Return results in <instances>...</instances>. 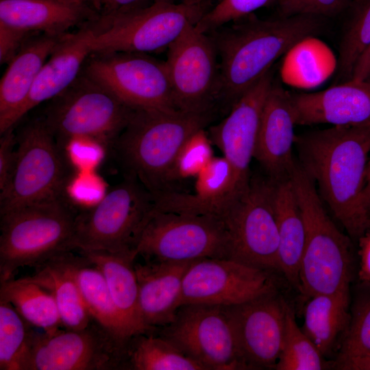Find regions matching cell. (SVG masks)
Returning <instances> with one entry per match:
<instances>
[{
  "label": "cell",
  "instance_id": "6da1fadb",
  "mask_svg": "<svg viewBox=\"0 0 370 370\" xmlns=\"http://www.w3.org/2000/svg\"><path fill=\"white\" fill-rule=\"evenodd\" d=\"M300 166L314 182L348 234L357 238L370 223L363 191L370 152V122L295 135Z\"/></svg>",
  "mask_w": 370,
  "mask_h": 370
},
{
  "label": "cell",
  "instance_id": "7a4b0ae2",
  "mask_svg": "<svg viewBox=\"0 0 370 370\" xmlns=\"http://www.w3.org/2000/svg\"><path fill=\"white\" fill-rule=\"evenodd\" d=\"M320 16L261 19L254 14L208 33L220 70V103L229 110L282 56L321 29Z\"/></svg>",
  "mask_w": 370,
  "mask_h": 370
},
{
  "label": "cell",
  "instance_id": "3957f363",
  "mask_svg": "<svg viewBox=\"0 0 370 370\" xmlns=\"http://www.w3.org/2000/svg\"><path fill=\"white\" fill-rule=\"evenodd\" d=\"M212 118L213 114L134 110L110 153L124 175L136 179L152 195L166 191L182 146Z\"/></svg>",
  "mask_w": 370,
  "mask_h": 370
},
{
  "label": "cell",
  "instance_id": "277c9868",
  "mask_svg": "<svg viewBox=\"0 0 370 370\" xmlns=\"http://www.w3.org/2000/svg\"><path fill=\"white\" fill-rule=\"evenodd\" d=\"M78 212L64 195L0 214V283L73 250Z\"/></svg>",
  "mask_w": 370,
  "mask_h": 370
},
{
  "label": "cell",
  "instance_id": "5b68a950",
  "mask_svg": "<svg viewBox=\"0 0 370 370\" xmlns=\"http://www.w3.org/2000/svg\"><path fill=\"white\" fill-rule=\"evenodd\" d=\"M302 212L306 238L299 267L300 290L307 297L349 292L353 275L351 241L325 210L314 182L297 160L289 171Z\"/></svg>",
  "mask_w": 370,
  "mask_h": 370
},
{
  "label": "cell",
  "instance_id": "8992f818",
  "mask_svg": "<svg viewBox=\"0 0 370 370\" xmlns=\"http://www.w3.org/2000/svg\"><path fill=\"white\" fill-rule=\"evenodd\" d=\"M154 207L152 194L136 179L124 175L97 204L79 210L73 249L104 251L136 259L137 245Z\"/></svg>",
  "mask_w": 370,
  "mask_h": 370
},
{
  "label": "cell",
  "instance_id": "52a82bcc",
  "mask_svg": "<svg viewBox=\"0 0 370 370\" xmlns=\"http://www.w3.org/2000/svg\"><path fill=\"white\" fill-rule=\"evenodd\" d=\"M134 109L80 73L62 92L48 101L40 116L60 148L71 140H95L111 153Z\"/></svg>",
  "mask_w": 370,
  "mask_h": 370
},
{
  "label": "cell",
  "instance_id": "ba28073f",
  "mask_svg": "<svg viewBox=\"0 0 370 370\" xmlns=\"http://www.w3.org/2000/svg\"><path fill=\"white\" fill-rule=\"evenodd\" d=\"M210 8L160 1L134 11L101 16L94 22L92 52L150 53L167 50L189 25H196Z\"/></svg>",
  "mask_w": 370,
  "mask_h": 370
},
{
  "label": "cell",
  "instance_id": "9c48e42d",
  "mask_svg": "<svg viewBox=\"0 0 370 370\" xmlns=\"http://www.w3.org/2000/svg\"><path fill=\"white\" fill-rule=\"evenodd\" d=\"M16 162L9 188L0 195V214L65 195L69 162L39 116L16 135Z\"/></svg>",
  "mask_w": 370,
  "mask_h": 370
},
{
  "label": "cell",
  "instance_id": "30bf717a",
  "mask_svg": "<svg viewBox=\"0 0 370 370\" xmlns=\"http://www.w3.org/2000/svg\"><path fill=\"white\" fill-rule=\"evenodd\" d=\"M273 186L266 175H251L245 190L221 217L228 234V258L271 273L280 271Z\"/></svg>",
  "mask_w": 370,
  "mask_h": 370
},
{
  "label": "cell",
  "instance_id": "8fae6325",
  "mask_svg": "<svg viewBox=\"0 0 370 370\" xmlns=\"http://www.w3.org/2000/svg\"><path fill=\"white\" fill-rule=\"evenodd\" d=\"M81 73L134 110H177L165 61L148 53L92 52Z\"/></svg>",
  "mask_w": 370,
  "mask_h": 370
},
{
  "label": "cell",
  "instance_id": "7c38bea8",
  "mask_svg": "<svg viewBox=\"0 0 370 370\" xmlns=\"http://www.w3.org/2000/svg\"><path fill=\"white\" fill-rule=\"evenodd\" d=\"M136 254L171 262L228 258V234L223 220L217 216L154 210Z\"/></svg>",
  "mask_w": 370,
  "mask_h": 370
},
{
  "label": "cell",
  "instance_id": "4fadbf2b",
  "mask_svg": "<svg viewBox=\"0 0 370 370\" xmlns=\"http://www.w3.org/2000/svg\"><path fill=\"white\" fill-rule=\"evenodd\" d=\"M127 369V346L94 319L81 330L34 331L21 370Z\"/></svg>",
  "mask_w": 370,
  "mask_h": 370
},
{
  "label": "cell",
  "instance_id": "5bb4252c",
  "mask_svg": "<svg viewBox=\"0 0 370 370\" xmlns=\"http://www.w3.org/2000/svg\"><path fill=\"white\" fill-rule=\"evenodd\" d=\"M166 51L165 63L177 110L214 114L219 101L220 70L209 36L190 24Z\"/></svg>",
  "mask_w": 370,
  "mask_h": 370
},
{
  "label": "cell",
  "instance_id": "9a60e30c",
  "mask_svg": "<svg viewBox=\"0 0 370 370\" xmlns=\"http://www.w3.org/2000/svg\"><path fill=\"white\" fill-rule=\"evenodd\" d=\"M160 335L206 369H247L225 306L183 304Z\"/></svg>",
  "mask_w": 370,
  "mask_h": 370
},
{
  "label": "cell",
  "instance_id": "2e32d148",
  "mask_svg": "<svg viewBox=\"0 0 370 370\" xmlns=\"http://www.w3.org/2000/svg\"><path fill=\"white\" fill-rule=\"evenodd\" d=\"M272 273L229 258L193 260L184 277L182 305L246 302L275 291Z\"/></svg>",
  "mask_w": 370,
  "mask_h": 370
},
{
  "label": "cell",
  "instance_id": "e0dca14e",
  "mask_svg": "<svg viewBox=\"0 0 370 370\" xmlns=\"http://www.w3.org/2000/svg\"><path fill=\"white\" fill-rule=\"evenodd\" d=\"M273 82L271 69L237 101L222 121L210 126L207 132L212 143L221 151L232 169L228 208L245 191L250 181V163L260 116Z\"/></svg>",
  "mask_w": 370,
  "mask_h": 370
},
{
  "label": "cell",
  "instance_id": "ac0fdd59",
  "mask_svg": "<svg viewBox=\"0 0 370 370\" xmlns=\"http://www.w3.org/2000/svg\"><path fill=\"white\" fill-rule=\"evenodd\" d=\"M285 304L273 291L225 306L247 369L275 368L283 347Z\"/></svg>",
  "mask_w": 370,
  "mask_h": 370
},
{
  "label": "cell",
  "instance_id": "d6986e66",
  "mask_svg": "<svg viewBox=\"0 0 370 370\" xmlns=\"http://www.w3.org/2000/svg\"><path fill=\"white\" fill-rule=\"evenodd\" d=\"M289 92L295 125H357L370 122V82L350 79L315 92Z\"/></svg>",
  "mask_w": 370,
  "mask_h": 370
},
{
  "label": "cell",
  "instance_id": "ffe728a7",
  "mask_svg": "<svg viewBox=\"0 0 370 370\" xmlns=\"http://www.w3.org/2000/svg\"><path fill=\"white\" fill-rule=\"evenodd\" d=\"M295 125L289 92L273 82L266 98L254 153L265 175L278 181L289 176Z\"/></svg>",
  "mask_w": 370,
  "mask_h": 370
},
{
  "label": "cell",
  "instance_id": "44dd1931",
  "mask_svg": "<svg viewBox=\"0 0 370 370\" xmlns=\"http://www.w3.org/2000/svg\"><path fill=\"white\" fill-rule=\"evenodd\" d=\"M69 33H34L8 64L0 82V135L21 120V110L38 73Z\"/></svg>",
  "mask_w": 370,
  "mask_h": 370
},
{
  "label": "cell",
  "instance_id": "7402d4cb",
  "mask_svg": "<svg viewBox=\"0 0 370 370\" xmlns=\"http://www.w3.org/2000/svg\"><path fill=\"white\" fill-rule=\"evenodd\" d=\"M193 261L134 262L140 314L152 332L175 320L182 306L184 277Z\"/></svg>",
  "mask_w": 370,
  "mask_h": 370
},
{
  "label": "cell",
  "instance_id": "603a6c76",
  "mask_svg": "<svg viewBox=\"0 0 370 370\" xmlns=\"http://www.w3.org/2000/svg\"><path fill=\"white\" fill-rule=\"evenodd\" d=\"M100 14L78 0H0V23L32 32L63 34Z\"/></svg>",
  "mask_w": 370,
  "mask_h": 370
},
{
  "label": "cell",
  "instance_id": "cb8c5ba5",
  "mask_svg": "<svg viewBox=\"0 0 370 370\" xmlns=\"http://www.w3.org/2000/svg\"><path fill=\"white\" fill-rule=\"evenodd\" d=\"M93 22L69 32L49 57L38 73L21 110V119L31 110L65 90L80 74L92 53Z\"/></svg>",
  "mask_w": 370,
  "mask_h": 370
},
{
  "label": "cell",
  "instance_id": "d4e9b609",
  "mask_svg": "<svg viewBox=\"0 0 370 370\" xmlns=\"http://www.w3.org/2000/svg\"><path fill=\"white\" fill-rule=\"evenodd\" d=\"M195 191L167 190L152 195L154 210L222 217L228 208L232 173L223 157H214L195 177Z\"/></svg>",
  "mask_w": 370,
  "mask_h": 370
},
{
  "label": "cell",
  "instance_id": "484cf974",
  "mask_svg": "<svg viewBox=\"0 0 370 370\" xmlns=\"http://www.w3.org/2000/svg\"><path fill=\"white\" fill-rule=\"evenodd\" d=\"M273 207L279 235L280 272L300 290L299 267L306 230L297 197L289 176L274 180Z\"/></svg>",
  "mask_w": 370,
  "mask_h": 370
},
{
  "label": "cell",
  "instance_id": "4316f807",
  "mask_svg": "<svg viewBox=\"0 0 370 370\" xmlns=\"http://www.w3.org/2000/svg\"><path fill=\"white\" fill-rule=\"evenodd\" d=\"M80 254L103 273L111 297L132 337L152 332L144 323L139 308L138 288L130 256L104 251H83Z\"/></svg>",
  "mask_w": 370,
  "mask_h": 370
},
{
  "label": "cell",
  "instance_id": "83f0119b",
  "mask_svg": "<svg viewBox=\"0 0 370 370\" xmlns=\"http://www.w3.org/2000/svg\"><path fill=\"white\" fill-rule=\"evenodd\" d=\"M66 260L91 317L120 343L132 338L111 297L105 278L86 257L66 253Z\"/></svg>",
  "mask_w": 370,
  "mask_h": 370
},
{
  "label": "cell",
  "instance_id": "f1b7e54d",
  "mask_svg": "<svg viewBox=\"0 0 370 370\" xmlns=\"http://www.w3.org/2000/svg\"><path fill=\"white\" fill-rule=\"evenodd\" d=\"M66 253L36 268L34 275L25 278L52 294L65 330H81L87 327L93 319L69 266Z\"/></svg>",
  "mask_w": 370,
  "mask_h": 370
},
{
  "label": "cell",
  "instance_id": "f546056e",
  "mask_svg": "<svg viewBox=\"0 0 370 370\" xmlns=\"http://www.w3.org/2000/svg\"><path fill=\"white\" fill-rule=\"evenodd\" d=\"M310 298L304 308L302 330L326 357L348 328L349 292L318 294Z\"/></svg>",
  "mask_w": 370,
  "mask_h": 370
},
{
  "label": "cell",
  "instance_id": "4dcf8cb0",
  "mask_svg": "<svg viewBox=\"0 0 370 370\" xmlns=\"http://www.w3.org/2000/svg\"><path fill=\"white\" fill-rule=\"evenodd\" d=\"M0 300L10 302L28 323L47 334H53L62 327L52 294L26 278L1 283Z\"/></svg>",
  "mask_w": 370,
  "mask_h": 370
},
{
  "label": "cell",
  "instance_id": "1f68e13d",
  "mask_svg": "<svg viewBox=\"0 0 370 370\" xmlns=\"http://www.w3.org/2000/svg\"><path fill=\"white\" fill-rule=\"evenodd\" d=\"M127 369L205 370L176 345L153 332L132 337L127 346Z\"/></svg>",
  "mask_w": 370,
  "mask_h": 370
},
{
  "label": "cell",
  "instance_id": "d6a6232c",
  "mask_svg": "<svg viewBox=\"0 0 370 370\" xmlns=\"http://www.w3.org/2000/svg\"><path fill=\"white\" fill-rule=\"evenodd\" d=\"M325 367L324 356L298 326L293 310L286 303L283 347L274 369L321 370Z\"/></svg>",
  "mask_w": 370,
  "mask_h": 370
},
{
  "label": "cell",
  "instance_id": "836d02e7",
  "mask_svg": "<svg viewBox=\"0 0 370 370\" xmlns=\"http://www.w3.org/2000/svg\"><path fill=\"white\" fill-rule=\"evenodd\" d=\"M10 303L0 300V370H21L34 332Z\"/></svg>",
  "mask_w": 370,
  "mask_h": 370
},
{
  "label": "cell",
  "instance_id": "e575fe53",
  "mask_svg": "<svg viewBox=\"0 0 370 370\" xmlns=\"http://www.w3.org/2000/svg\"><path fill=\"white\" fill-rule=\"evenodd\" d=\"M370 46V0L357 10L341 41L338 77L350 79L355 65Z\"/></svg>",
  "mask_w": 370,
  "mask_h": 370
},
{
  "label": "cell",
  "instance_id": "d590c367",
  "mask_svg": "<svg viewBox=\"0 0 370 370\" xmlns=\"http://www.w3.org/2000/svg\"><path fill=\"white\" fill-rule=\"evenodd\" d=\"M337 360L370 354V283L361 282Z\"/></svg>",
  "mask_w": 370,
  "mask_h": 370
},
{
  "label": "cell",
  "instance_id": "8d00e7d4",
  "mask_svg": "<svg viewBox=\"0 0 370 370\" xmlns=\"http://www.w3.org/2000/svg\"><path fill=\"white\" fill-rule=\"evenodd\" d=\"M212 144L205 128L197 130L188 138L174 163L168 190H172L175 182L197 176L214 157Z\"/></svg>",
  "mask_w": 370,
  "mask_h": 370
},
{
  "label": "cell",
  "instance_id": "74e56055",
  "mask_svg": "<svg viewBox=\"0 0 370 370\" xmlns=\"http://www.w3.org/2000/svg\"><path fill=\"white\" fill-rule=\"evenodd\" d=\"M273 0H220L199 19L196 28L208 34L269 5Z\"/></svg>",
  "mask_w": 370,
  "mask_h": 370
},
{
  "label": "cell",
  "instance_id": "f35d334b",
  "mask_svg": "<svg viewBox=\"0 0 370 370\" xmlns=\"http://www.w3.org/2000/svg\"><path fill=\"white\" fill-rule=\"evenodd\" d=\"M107 187L95 170L77 171L71 176L65 187V195L79 210L95 206L105 196Z\"/></svg>",
  "mask_w": 370,
  "mask_h": 370
},
{
  "label": "cell",
  "instance_id": "ab89813d",
  "mask_svg": "<svg viewBox=\"0 0 370 370\" xmlns=\"http://www.w3.org/2000/svg\"><path fill=\"white\" fill-rule=\"evenodd\" d=\"M63 152L69 164L77 171L95 170L108 153L101 143L86 138L69 140L64 147Z\"/></svg>",
  "mask_w": 370,
  "mask_h": 370
},
{
  "label": "cell",
  "instance_id": "60d3db41",
  "mask_svg": "<svg viewBox=\"0 0 370 370\" xmlns=\"http://www.w3.org/2000/svg\"><path fill=\"white\" fill-rule=\"evenodd\" d=\"M350 0H278L281 17L295 15L332 16L340 13Z\"/></svg>",
  "mask_w": 370,
  "mask_h": 370
},
{
  "label": "cell",
  "instance_id": "b9f144b4",
  "mask_svg": "<svg viewBox=\"0 0 370 370\" xmlns=\"http://www.w3.org/2000/svg\"><path fill=\"white\" fill-rule=\"evenodd\" d=\"M16 135L14 128L1 134L0 138V195L11 183L16 162Z\"/></svg>",
  "mask_w": 370,
  "mask_h": 370
},
{
  "label": "cell",
  "instance_id": "7bdbcfd3",
  "mask_svg": "<svg viewBox=\"0 0 370 370\" xmlns=\"http://www.w3.org/2000/svg\"><path fill=\"white\" fill-rule=\"evenodd\" d=\"M34 33L0 23V64H8Z\"/></svg>",
  "mask_w": 370,
  "mask_h": 370
},
{
  "label": "cell",
  "instance_id": "ee69618b",
  "mask_svg": "<svg viewBox=\"0 0 370 370\" xmlns=\"http://www.w3.org/2000/svg\"><path fill=\"white\" fill-rule=\"evenodd\" d=\"M160 1L173 0H98L96 10L100 15H114L148 7Z\"/></svg>",
  "mask_w": 370,
  "mask_h": 370
},
{
  "label": "cell",
  "instance_id": "f6af8a7d",
  "mask_svg": "<svg viewBox=\"0 0 370 370\" xmlns=\"http://www.w3.org/2000/svg\"><path fill=\"white\" fill-rule=\"evenodd\" d=\"M358 240L360 260L358 278L360 282L370 283V223Z\"/></svg>",
  "mask_w": 370,
  "mask_h": 370
},
{
  "label": "cell",
  "instance_id": "bcb514c9",
  "mask_svg": "<svg viewBox=\"0 0 370 370\" xmlns=\"http://www.w3.org/2000/svg\"><path fill=\"white\" fill-rule=\"evenodd\" d=\"M334 367L343 370H370V354L336 360Z\"/></svg>",
  "mask_w": 370,
  "mask_h": 370
},
{
  "label": "cell",
  "instance_id": "7dc6e473",
  "mask_svg": "<svg viewBox=\"0 0 370 370\" xmlns=\"http://www.w3.org/2000/svg\"><path fill=\"white\" fill-rule=\"evenodd\" d=\"M369 78H370V46L356 62L351 77L358 80H367Z\"/></svg>",
  "mask_w": 370,
  "mask_h": 370
},
{
  "label": "cell",
  "instance_id": "c3c4849f",
  "mask_svg": "<svg viewBox=\"0 0 370 370\" xmlns=\"http://www.w3.org/2000/svg\"><path fill=\"white\" fill-rule=\"evenodd\" d=\"M212 0H182V2L190 5H198L210 8V2ZM220 0H218V2ZM217 2V3H218Z\"/></svg>",
  "mask_w": 370,
  "mask_h": 370
},
{
  "label": "cell",
  "instance_id": "681fc988",
  "mask_svg": "<svg viewBox=\"0 0 370 370\" xmlns=\"http://www.w3.org/2000/svg\"><path fill=\"white\" fill-rule=\"evenodd\" d=\"M363 199L365 204L369 210L370 206V182L367 183L363 191Z\"/></svg>",
  "mask_w": 370,
  "mask_h": 370
},
{
  "label": "cell",
  "instance_id": "f907efd6",
  "mask_svg": "<svg viewBox=\"0 0 370 370\" xmlns=\"http://www.w3.org/2000/svg\"><path fill=\"white\" fill-rule=\"evenodd\" d=\"M370 182V158L369 159L366 171V183Z\"/></svg>",
  "mask_w": 370,
  "mask_h": 370
},
{
  "label": "cell",
  "instance_id": "816d5d0a",
  "mask_svg": "<svg viewBox=\"0 0 370 370\" xmlns=\"http://www.w3.org/2000/svg\"><path fill=\"white\" fill-rule=\"evenodd\" d=\"M78 1H83V2L87 3H88L90 5H91L92 7H94L96 9V5H97V3L98 0H78Z\"/></svg>",
  "mask_w": 370,
  "mask_h": 370
},
{
  "label": "cell",
  "instance_id": "f5cc1de1",
  "mask_svg": "<svg viewBox=\"0 0 370 370\" xmlns=\"http://www.w3.org/2000/svg\"><path fill=\"white\" fill-rule=\"evenodd\" d=\"M369 212H370V206H369Z\"/></svg>",
  "mask_w": 370,
  "mask_h": 370
},
{
  "label": "cell",
  "instance_id": "db71d44e",
  "mask_svg": "<svg viewBox=\"0 0 370 370\" xmlns=\"http://www.w3.org/2000/svg\"></svg>",
  "mask_w": 370,
  "mask_h": 370
}]
</instances>
